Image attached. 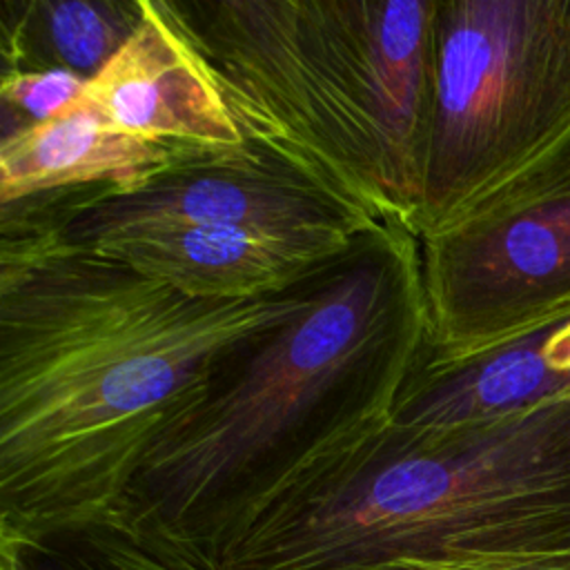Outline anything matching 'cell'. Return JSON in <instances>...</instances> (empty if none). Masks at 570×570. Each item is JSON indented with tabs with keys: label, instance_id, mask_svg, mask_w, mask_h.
Instances as JSON below:
<instances>
[{
	"label": "cell",
	"instance_id": "9c48e42d",
	"mask_svg": "<svg viewBox=\"0 0 570 570\" xmlns=\"http://www.w3.org/2000/svg\"><path fill=\"white\" fill-rule=\"evenodd\" d=\"M94 247L187 296L240 301L287 292L352 243L247 227L163 225L96 240Z\"/></svg>",
	"mask_w": 570,
	"mask_h": 570
},
{
	"label": "cell",
	"instance_id": "9a60e30c",
	"mask_svg": "<svg viewBox=\"0 0 570 570\" xmlns=\"http://www.w3.org/2000/svg\"><path fill=\"white\" fill-rule=\"evenodd\" d=\"M0 570H31L27 559L9 548H0Z\"/></svg>",
	"mask_w": 570,
	"mask_h": 570
},
{
	"label": "cell",
	"instance_id": "ba28073f",
	"mask_svg": "<svg viewBox=\"0 0 570 570\" xmlns=\"http://www.w3.org/2000/svg\"><path fill=\"white\" fill-rule=\"evenodd\" d=\"M140 2L138 27L80 96L114 129L131 136L180 147L243 149V131L171 0Z\"/></svg>",
	"mask_w": 570,
	"mask_h": 570
},
{
	"label": "cell",
	"instance_id": "8fae6325",
	"mask_svg": "<svg viewBox=\"0 0 570 570\" xmlns=\"http://www.w3.org/2000/svg\"><path fill=\"white\" fill-rule=\"evenodd\" d=\"M570 399V312L465 363L412 376L392 421L450 428Z\"/></svg>",
	"mask_w": 570,
	"mask_h": 570
},
{
	"label": "cell",
	"instance_id": "2e32d148",
	"mask_svg": "<svg viewBox=\"0 0 570 570\" xmlns=\"http://www.w3.org/2000/svg\"><path fill=\"white\" fill-rule=\"evenodd\" d=\"M350 570H419L412 563L405 561H383V563H372V566H358V568H350Z\"/></svg>",
	"mask_w": 570,
	"mask_h": 570
},
{
	"label": "cell",
	"instance_id": "5bb4252c",
	"mask_svg": "<svg viewBox=\"0 0 570 570\" xmlns=\"http://www.w3.org/2000/svg\"><path fill=\"white\" fill-rule=\"evenodd\" d=\"M9 550L20 552L31 570H149L116 541L94 534L56 539L36 548Z\"/></svg>",
	"mask_w": 570,
	"mask_h": 570
},
{
	"label": "cell",
	"instance_id": "7c38bea8",
	"mask_svg": "<svg viewBox=\"0 0 570 570\" xmlns=\"http://www.w3.org/2000/svg\"><path fill=\"white\" fill-rule=\"evenodd\" d=\"M140 11V0H4V71L67 69L89 80L125 47Z\"/></svg>",
	"mask_w": 570,
	"mask_h": 570
},
{
	"label": "cell",
	"instance_id": "e0dca14e",
	"mask_svg": "<svg viewBox=\"0 0 570 570\" xmlns=\"http://www.w3.org/2000/svg\"><path fill=\"white\" fill-rule=\"evenodd\" d=\"M151 570H167V568H163V566H158V563H151Z\"/></svg>",
	"mask_w": 570,
	"mask_h": 570
},
{
	"label": "cell",
	"instance_id": "277c9868",
	"mask_svg": "<svg viewBox=\"0 0 570 570\" xmlns=\"http://www.w3.org/2000/svg\"><path fill=\"white\" fill-rule=\"evenodd\" d=\"M439 0H178L245 145L416 234Z\"/></svg>",
	"mask_w": 570,
	"mask_h": 570
},
{
	"label": "cell",
	"instance_id": "52a82bcc",
	"mask_svg": "<svg viewBox=\"0 0 570 570\" xmlns=\"http://www.w3.org/2000/svg\"><path fill=\"white\" fill-rule=\"evenodd\" d=\"M71 245L163 227H247L354 243L379 225L358 218L296 169L252 147L209 149L131 191L107 185L27 198Z\"/></svg>",
	"mask_w": 570,
	"mask_h": 570
},
{
	"label": "cell",
	"instance_id": "5b68a950",
	"mask_svg": "<svg viewBox=\"0 0 570 570\" xmlns=\"http://www.w3.org/2000/svg\"><path fill=\"white\" fill-rule=\"evenodd\" d=\"M570 145V0H439L416 236Z\"/></svg>",
	"mask_w": 570,
	"mask_h": 570
},
{
	"label": "cell",
	"instance_id": "6da1fadb",
	"mask_svg": "<svg viewBox=\"0 0 570 570\" xmlns=\"http://www.w3.org/2000/svg\"><path fill=\"white\" fill-rule=\"evenodd\" d=\"M0 229L7 548L105 530L156 441L229 354L307 307L323 269L281 294L207 301L67 243L29 200L2 205Z\"/></svg>",
	"mask_w": 570,
	"mask_h": 570
},
{
	"label": "cell",
	"instance_id": "8992f818",
	"mask_svg": "<svg viewBox=\"0 0 570 570\" xmlns=\"http://www.w3.org/2000/svg\"><path fill=\"white\" fill-rule=\"evenodd\" d=\"M419 243L421 372L465 363L570 312V145Z\"/></svg>",
	"mask_w": 570,
	"mask_h": 570
},
{
	"label": "cell",
	"instance_id": "7a4b0ae2",
	"mask_svg": "<svg viewBox=\"0 0 570 570\" xmlns=\"http://www.w3.org/2000/svg\"><path fill=\"white\" fill-rule=\"evenodd\" d=\"M425 343L419 236L379 223L314 276L301 314L225 358L203 401L156 441L94 537L178 568L198 546L387 425Z\"/></svg>",
	"mask_w": 570,
	"mask_h": 570
},
{
	"label": "cell",
	"instance_id": "30bf717a",
	"mask_svg": "<svg viewBox=\"0 0 570 570\" xmlns=\"http://www.w3.org/2000/svg\"><path fill=\"white\" fill-rule=\"evenodd\" d=\"M203 151L118 131L78 96L58 116L2 136L0 205L94 185L131 191Z\"/></svg>",
	"mask_w": 570,
	"mask_h": 570
},
{
	"label": "cell",
	"instance_id": "4fadbf2b",
	"mask_svg": "<svg viewBox=\"0 0 570 570\" xmlns=\"http://www.w3.org/2000/svg\"><path fill=\"white\" fill-rule=\"evenodd\" d=\"M87 80L67 69L2 71L0 98L7 109H18L31 122H42L65 111L85 89Z\"/></svg>",
	"mask_w": 570,
	"mask_h": 570
},
{
	"label": "cell",
	"instance_id": "3957f363",
	"mask_svg": "<svg viewBox=\"0 0 570 570\" xmlns=\"http://www.w3.org/2000/svg\"><path fill=\"white\" fill-rule=\"evenodd\" d=\"M383 561L570 570V399L450 428L390 419L167 570Z\"/></svg>",
	"mask_w": 570,
	"mask_h": 570
}]
</instances>
